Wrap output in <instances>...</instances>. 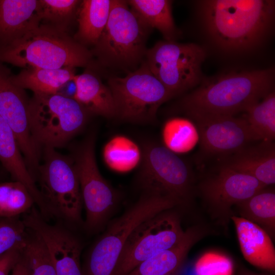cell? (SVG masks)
<instances>
[{"label":"cell","instance_id":"obj_35","mask_svg":"<svg viewBox=\"0 0 275 275\" xmlns=\"http://www.w3.org/2000/svg\"><path fill=\"white\" fill-rule=\"evenodd\" d=\"M23 250L14 249L0 257V275H9L20 258Z\"/></svg>","mask_w":275,"mask_h":275},{"label":"cell","instance_id":"obj_20","mask_svg":"<svg viewBox=\"0 0 275 275\" xmlns=\"http://www.w3.org/2000/svg\"><path fill=\"white\" fill-rule=\"evenodd\" d=\"M250 176L266 186L275 183V147L273 142L261 141L234 153L224 164Z\"/></svg>","mask_w":275,"mask_h":275},{"label":"cell","instance_id":"obj_16","mask_svg":"<svg viewBox=\"0 0 275 275\" xmlns=\"http://www.w3.org/2000/svg\"><path fill=\"white\" fill-rule=\"evenodd\" d=\"M32 229L45 245L56 275H82L81 244L71 231L61 225L50 224L42 218L33 223Z\"/></svg>","mask_w":275,"mask_h":275},{"label":"cell","instance_id":"obj_24","mask_svg":"<svg viewBox=\"0 0 275 275\" xmlns=\"http://www.w3.org/2000/svg\"><path fill=\"white\" fill-rule=\"evenodd\" d=\"M267 187L234 207L239 217L258 225L272 240L275 233V192Z\"/></svg>","mask_w":275,"mask_h":275},{"label":"cell","instance_id":"obj_5","mask_svg":"<svg viewBox=\"0 0 275 275\" xmlns=\"http://www.w3.org/2000/svg\"><path fill=\"white\" fill-rule=\"evenodd\" d=\"M126 1L112 0L107 23L94 52L104 65L130 68L146 55V42L151 29Z\"/></svg>","mask_w":275,"mask_h":275},{"label":"cell","instance_id":"obj_23","mask_svg":"<svg viewBox=\"0 0 275 275\" xmlns=\"http://www.w3.org/2000/svg\"><path fill=\"white\" fill-rule=\"evenodd\" d=\"M73 68L57 69L28 68L16 75H11L12 82L22 89H28L38 94H52L75 76Z\"/></svg>","mask_w":275,"mask_h":275},{"label":"cell","instance_id":"obj_17","mask_svg":"<svg viewBox=\"0 0 275 275\" xmlns=\"http://www.w3.org/2000/svg\"><path fill=\"white\" fill-rule=\"evenodd\" d=\"M0 163L14 181L21 182L32 196L41 214L45 218L49 212L28 168L16 136L0 116Z\"/></svg>","mask_w":275,"mask_h":275},{"label":"cell","instance_id":"obj_36","mask_svg":"<svg viewBox=\"0 0 275 275\" xmlns=\"http://www.w3.org/2000/svg\"><path fill=\"white\" fill-rule=\"evenodd\" d=\"M10 275H30L28 260L23 253L11 272Z\"/></svg>","mask_w":275,"mask_h":275},{"label":"cell","instance_id":"obj_1","mask_svg":"<svg viewBox=\"0 0 275 275\" xmlns=\"http://www.w3.org/2000/svg\"><path fill=\"white\" fill-rule=\"evenodd\" d=\"M199 4L207 34L216 46L227 52L256 48L273 26V1L206 0Z\"/></svg>","mask_w":275,"mask_h":275},{"label":"cell","instance_id":"obj_30","mask_svg":"<svg viewBox=\"0 0 275 275\" xmlns=\"http://www.w3.org/2000/svg\"><path fill=\"white\" fill-rule=\"evenodd\" d=\"M34 204L31 193L21 182H0L1 217H19L29 212Z\"/></svg>","mask_w":275,"mask_h":275},{"label":"cell","instance_id":"obj_26","mask_svg":"<svg viewBox=\"0 0 275 275\" xmlns=\"http://www.w3.org/2000/svg\"><path fill=\"white\" fill-rule=\"evenodd\" d=\"M130 7L151 28L157 29L167 41L178 35L172 13V2L168 0H130Z\"/></svg>","mask_w":275,"mask_h":275},{"label":"cell","instance_id":"obj_4","mask_svg":"<svg viewBox=\"0 0 275 275\" xmlns=\"http://www.w3.org/2000/svg\"><path fill=\"white\" fill-rule=\"evenodd\" d=\"M178 206L170 196L145 189L138 201L115 219L89 251L82 275H113L128 236L140 224L162 211Z\"/></svg>","mask_w":275,"mask_h":275},{"label":"cell","instance_id":"obj_12","mask_svg":"<svg viewBox=\"0 0 275 275\" xmlns=\"http://www.w3.org/2000/svg\"><path fill=\"white\" fill-rule=\"evenodd\" d=\"M72 158L86 210L85 226L88 230L95 232L102 227L113 211L117 195L98 169L93 135L80 144Z\"/></svg>","mask_w":275,"mask_h":275},{"label":"cell","instance_id":"obj_19","mask_svg":"<svg viewBox=\"0 0 275 275\" xmlns=\"http://www.w3.org/2000/svg\"><path fill=\"white\" fill-rule=\"evenodd\" d=\"M207 232L199 225L188 228L178 242L143 261L127 275H172L181 268L190 249Z\"/></svg>","mask_w":275,"mask_h":275},{"label":"cell","instance_id":"obj_14","mask_svg":"<svg viewBox=\"0 0 275 275\" xmlns=\"http://www.w3.org/2000/svg\"><path fill=\"white\" fill-rule=\"evenodd\" d=\"M29 100L14 84L10 72L0 66V116L13 130L32 176L40 164V150L32 139L29 122Z\"/></svg>","mask_w":275,"mask_h":275},{"label":"cell","instance_id":"obj_33","mask_svg":"<svg viewBox=\"0 0 275 275\" xmlns=\"http://www.w3.org/2000/svg\"><path fill=\"white\" fill-rule=\"evenodd\" d=\"M40 21L51 22L50 26L64 30L65 23L74 13L79 1L40 0Z\"/></svg>","mask_w":275,"mask_h":275},{"label":"cell","instance_id":"obj_3","mask_svg":"<svg viewBox=\"0 0 275 275\" xmlns=\"http://www.w3.org/2000/svg\"><path fill=\"white\" fill-rule=\"evenodd\" d=\"M91 53L63 30L40 24L0 48V61L20 67L57 69L85 67Z\"/></svg>","mask_w":275,"mask_h":275},{"label":"cell","instance_id":"obj_15","mask_svg":"<svg viewBox=\"0 0 275 275\" xmlns=\"http://www.w3.org/2000/svg\"><path fill=\"white\" fill-rule=\"evenodd\" d=\"M193 120L199 130L202 148L208 154L234 153L255 141L243 117L217 116Z\"/></svg>","mask_w":275,"mask_h":275},{"label":"cell","instance_id":"obj_18","mask_svg":"<svg viewBox=\"0 0 275 275\" xmlns=\"http://www.w3.org/2000/svg\"><path fill=\"white\" fill-rule=\"evenodd\" d=\"M231 219L245 259L258 268L274 272L275 249L269 235L258 225L241 217L233 215Z\"/></svg>","mask_w":275,"mask_h":275},{"label":"cell","instance_id":"obj_29","mask_svg":"<svg viewBox=\"0 0 275 275\" xmlns=\"http://www.w3.org/2000/svg\"><path fill=\"white\" fill-rule=\"evenodd\" d=\"M103 157L106 165L118 172H127L139 163L142 154L138 145L123 135L112 138L104 146Z\"/></svg>","mask_w":275,"mask_h":275},{"label":"cell","instance_id":"obj_34","mask_svg":"<svg viewBox=\"0 0 275 275\" xmlns=\"http://www.w3.org/2000/svg\"><path fill=\"white\" fill-rule=\"evenodd\" d=\"M198 275H231V265L223 261H202L197 267Z\"/></svg>","mask_w":275,"mask_h":275},{"label":"cell","instance_id":"obj_11","mask_svg":"<svg viewBox=\"0 0 275 275\" xmlns=\"http://www.w3.org/2000/svg\"><path fill=\"white\" fill-rule=\"evenodd\" d=\"M171 209L147 218L134 229L125 243L113 275H127L143 261L182 238L185 231L179 216Z\"/></svg>","mask_w":275,"mask_h":275},{"label":"cell","instance_id":"obj_7","mask_svg":"<svg viewBox=\"0 0 275 275\" xmlns=\"http://www.w3.org/2000/svg\"><path fill=\"white\" fill-rule=\"evenodd\" d=\"M43 162L33 179L52 216L77 225L82 222L83 202L72 157L54 148H43Z\"/></svg>","mask_w":275,"mask_h":275},{"label":"cell","instance_id":"obj_10","mask_svg":"<svg viewBox=\"0 0 275 275\" xmlns=\"http://www.w3.org/2000/svg\"><path fill=\"white\" fill-rule=\"evenodd\" d=\"M144 189L161 191L172 197L178 206L188 207L196 193L194 179L186 162L163 145H146L140 174Z\"/></svg>","mask_w":275,"mask_h":275},{"label":"cell","instance_id":"obj_21","mask_svg":"<svg viewBox=\"0 0 275 275\" xmlns=\"http://www.w3.org/2000/svg\"><path fill=\"white\" fill-rule=\"evenodd\" d=\"M40 2L0 0V40L8 43L40 24Z\"/></svg>","mask_w":275,"mask_h":275},{"label":"cell","instance_id":"obj_2","mask_svg":"<svg viewBox=\"0 0 275 275\" xmlns=\"http://www.w3.org/2000/svg\"><path fill=\"white\" fill-rule=\"evenodd\" d=\"M273 69L231 72L209 79L181 100L192 119L235 116L272 92Z\"/></svg>","mask_w":275,"mask_h":275},{"label":"cell","instance_id":"obj_9","mask_svg":"<svg viewBox=\"0 0 275 275\" xmlns=\"http://www.w3.org/2000/svg\"><path fill=\"white\" fill-rule=\"evenodd\" d=\"M145 56L151 72L173 97L200 82L206 54L197 44L166 40L156 43Z\"/></svg>","mask_w":275,"mask_h":275},{"label":"cell","instance_id":"obj_22","mask_svg":"<svg viewBox=\"0 0 275 275\" xmlns=\"http://www.w3.org/2000/svg\"><path fill=\"white\" fill-rule=\"evenodd\" d=\"M73 81L75 87L73 98L89 114L107 118L115 117L112 93L97 75L87 71L76 75Z\"/></svg>","mask_w":275,"mask_h":275},{"label":"cell","instance_id":"obj_28","mask_svg":"<svg viewBox=\"0 0 275 275\" xmlns=\"http://www.w3.org/2000/svg\"><path fill=\"white\" fill-rule=\"evenodd\" d=\"M161 137L163 146L176 154L189 152L200 141L196 124L182 117L167 120L162 126Z\"/></svg>","mask_w":275,"mask_h":275},{"label":"cell","instance_id":"obj_8","mask_svg":"<svg viewBox=\"0 0 275 275\" xmlns=\"http://www.w3.org/2000/svg\"><path fill=\"white\" fill-rule=\"evenodd\" d=\"M115 117L132 122L153 121L159 106L173 96L146 62L124 77L109 78Z\"/></svg>","mask_w":275,"mask_h":275},{"label":"cell","instance_id":"obj_13","mask_svg":"<svg viewBox=\"0 0 275 275\" xmlns=\"http://www.w3.org/2000/svg\"><path fill=\"white\" fill-rule=\"evenodd\" d=\"M268 186L224 165L203 179L197 190L211 217L223 226L232 214V207Z\"/></svg>","mask_w":275,"mask_h":275},{"label":"cell","instance_id":"obj_27","mask_svg":"<svg viewBox=\"0 0 275 275\" xmlns=\"http://www.w3.org/2000/svg\"><path fill=\"white\" fill-rule=\"evenodd\" d=\"M244 111L255 141L273 142L275 138V95L272 91Z\"/></svg>","mask_w":275,"mask_h":275},{"label":"cell","instance_id":"obj_31","mask_svg":"<svg viewBox=\"0 0 275 275\" xmlns=\"http://www.w3.org/2000/svg\"><path fill=\"white\" fill-rule=\"evenodd\" d=\"M28 229V235L23 253L30 267V275H56L45 245L40 237Z\"/></svg>","mask_w":275,"mask_h":275},{"label":"cell","instance_id":"obj_6","mask_svg":"<svg viewBox=\"0 0 275 275\" xmlns=\"http://www.w3.org/2000/svg\"><path fill=\"white\" fill-rule=\"evenodd\" d=\"M88 114L73 97L34 94L29 100V122L34 143L40 150L63 147L83 129Z\"/></svg>","mask_w":275,"mask_h":275},{"label":"cell","instance_id":"obj_32","mask_svg":"<svg viewBox=\"0 0 275 275\" xmlns=\"http://www.w3.org/2000/svg\"><path fill=\"white\" fill-rule=\"evenodd\" d=\"M28 235V229L19 217L0 216V257L14 249L23 250Z\"/></svg>","mask_w":275,"mask_h":275},{"label":"cell","instance_id":"obj_25","mask_svg":"<svg viewBox=\"0 0 275 275\" xmlns=\"http://www.w3.org/2000/svg\"><path fill=\"white\" fill-rule=\"evenodd\" d=\"M112 0H85L78 17L76 38L85 44H95L108 19Z\"/></svg>","mask_w":275,"mask_h":275}]
</instances>
